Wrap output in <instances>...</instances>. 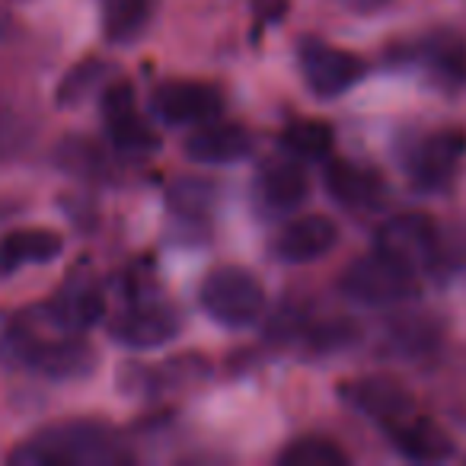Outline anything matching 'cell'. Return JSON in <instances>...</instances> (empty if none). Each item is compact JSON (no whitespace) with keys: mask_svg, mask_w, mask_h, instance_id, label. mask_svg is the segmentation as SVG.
<instances>
[{"mask_svg":"<svg viewBox=\"0 0 466 466\" xmlns=\"http://www.w3.org/2000/svg\"><path fill=\"white\" fill-rule=\"evenodd\" d=\"M128 460L122 438L93 419L48 425L10 453L16 466H118Z\"/></svg>","mask_w":466,"mask_h":466,"instance_id":"obj_1","label":"cell"},{"mask_svg":"<svg viewBox=\"0 0 466 466\" xmlns=\"http://www.w3.org/2000/svg\"><path fill=\"white\" fill-rule=\"evenodd\" d=\"M4 349L26 368L52 377V380H77L86 377L96 364L90 342L80 339V332H61V339H42L33 329H10L4 339Z\"/></svg>","mask_w":466,"mask_h":466,"instance_id":"obj_2","label":"cell"},{"mask_svg":"<svg viewBox=\"0 0 466 466\" xmlns=\"http://www.w3.org/2000/svg\"><path fill=\"white\" fill-rule=\"evenodd\" d=\"M198 300L214 323L227 329H243L266 310V291L253 272L237 266H220L201 281Z\"/></svg>","mask_w":466,"mask_h":466,"instance_id":"obj_3","label":"cell"},{"mask_svg":"<svg viewBox=\"0 0 466 466\" xmlns=\"http://www.w3.org/2000/svg\"><path fill=\"white\" fill-rule=\"evenodd\" d=\"M345 298L364 307H396L415 294V272L400 259L374 249L370 256L355 259L339 281Z\"/></svg>","mask_w":466,"mask_h":466,"instance_id":"obj_4","label":"cell"},{"mask_svg":"<svg viewBox=\"0 0 466 466\" xmlns=\"http://www.w3.org/2000/svg\"><path fill=\"white\" fill-rule=\"evenodd\" d=\"M298 65L304 74V84L319 99H336L342 93L355 90L364 77V61L358 55L336 48L323 39H304L298 48Z\"/></svg>","mask_w":466,"mask_h":466,"instance_id":"obj_5","label":"cell"},{"mask_svg":"<svg viewBox=\"0 0 466 466\" xmlns=\"http://www.w3.org/2000/svg\"><path fill=\"white\" fill-rule=\"evenodd\" d=\"M466 160V131L441 128L409 150L406 173L421 192H444Z\"/></svg>","mask_w":466,"mask_h":466,"instance_id":"obj_6","label":"cell"},{"mask_svg":"<svg viewBox=\"0 0 466 466\" xmlns=\"http://www.w3.org/2000/svg\"><path fill=\"white\" fill-rule=\"evenodd\" d=\"M150 109L167 125H205L220 118L224 93L201 80H167L150 93Z\"/></svg>","mask_w":466,"mask_h":466,"instance_id":"obj_7","label":"cell"},{"mask_svg":"<svg viewBox=\"0 0 466 466\" xmlns=\"http://www.w3.org/2000/svg\"><path fill=\"white\" fill-rule=\"evenodd\" d=\"M103 106V122L109 131V141L116 144L122 154L141 157L160 147V137L147 125V118L137 112V99L131 84H109L99 99Z\"/></svg>","mask_w":466,"mask_h":466,"instance_id":"obj_8","label":"cell"},{"mask_svg":"<svg viewBox=\"0 0 466 466\" xmlns=\"http://www.w3.org/2000/svg\"><path fill=\"white\" fill-rule=\"evenodd\" d=\"M377 249L421 272L438 259V230L421 214H396L377 230Z\"/></svg>","mask_w":466,"mask_h":466,"instance_id":"obj_9","label":"cell"},{"mask_svg":"<svg viewBox=\"0 0 466 466\" xmlns=\"http://www.w3.org/2000/svg\"><path fill=\"white\" fill-rule=\"evenodd\" d=\"M179 313L169 304H157V300H147V304H131L118 313L109 323V336L116 339L125 349H157V345H167L179 336Z\"/></svg>","mask_w":466,"mask_h":466,"instance_id":"obj_10","label":"cell"},{"mask_svg":"<svg viewBox=\"0 0 466 466\" xmlns=\"http://www.w3.org/2000/svg\"><path fill=\"white\" fill-rule=\"evenodd\" d=\"M345 400L351 409L364 415V419L377 421L383 428H393L400 421H406L409 415H415V402L409 396V390L402 387L393 377H361V380H351L345 387Z\"/></svg>","mask_w":466,"mask_h":466,"instance_id":"obj_11","label":"cell"},{"mask_svg":"<svg viewBox=\"0 0 466 466\" xmlns=\"http://www.w3.org/2000/svg\"><path fill=\"white\" fill-rule=\"evenodd\" d=\"M339 243V227L326 214H304L275 237L272 253L288 266H307L329 256Z\"/></svg>","mask_w":466,"mask_h":466,"instance_id":"obj_12","label":"cell"},{"mask_svg":"<svg viewBox=\"0 0 466 466\" xmlns=\"http://www.w3.org/2000/svg\"><path fill=\"white\" fill-rule=\"evenodd\" d=\"M249 150H253L249 131L243 128V125L218 122V118L198 125V128L186 137V154H188V160H195V163H214V167H220V163H237V160H243V157H249Z\"/></svg>","mask_w":466,"mask_h":466,"instance_id":"obj_13","label":"cell"},{"mask_svg":"<svg viewBox=\"0 0 466 466\" xmlns=\"http://www.w3.org/2000/svg\"><path fill=\"white\" fill-rule=\"evenodd\" d=\"M415 65H421L428 71V77L438 80L441 86H466V42L457 33H431L428 39H421L412 48Z\"/></svg>","mask_w":466,"mask_h":466,"instance_id":"obj_14","label":"cell"},{"mask_svg":"<svg viewBox=\"0 0 466 466\" xmlns=\"http://www.w3.org/2000/svg\"><path fill=\"white\" fill-rule=\"evenodd\" d=\"M65 240L61 233L46 230V227H26V230H10L0 237V275H10L26 266H46L58 259Z\"/></svg>","mask_w":466,"mask_h":466,"instance_id":"obj_15","label":"cell"},{"mask_svg":"<svg viewBox=\"0 0 466 466\" xmlns=\"http://www.w3.org/2000/svg\"><path fill=\"white\" fill-rule=\"evenodd\" d=\"M387 434H390V444L406 460H415V463H441V460L453 457L451 434L441 431L431 421L415 419V415H409L400 425L387 428Z\"/></svg>","mask_w":466,"mask_h":466,"instance_id":"obj_16","label":"cell"},{"mask_svg":"<svg viewBox=\"0 0 466 466\" xmlns=\"http://www.w3.org/2000/svg\"><path fill=\"white\" fill-rule=\"evenodd\" d=\"M326 188L345 208H374L383 198L380 176L349 160H332L326 167Z\"/></svg>","mask_w":466,"mask_h":466,"instance_id":"obj_17","label":"cell"},{"mask_svg":"<svg viewBox=\"0 0 466 466\" xmlns=\"http://www.w3.org/2000/svg\"><path fill=\"white\" fill-rule=\"evenodd\" d=\"M256 188H259V198L266 208H272V211H294V208L304 205L310 182H307V173L300 169V163L275 160L259 173Z\"/></svg>","mask_w":466,"mask_h":466,"instance_id":"obj_18","label":"cell"},{"mask_svg":"<svg viewBox=\"0 0 466 466\" xmlns=\"http://www.w3.org/2000/svg\"><path fill=\"white\" fill-rule=\"evenodd\" d=\"M103 317V298L93 288H71L46 307V319L58 332H84Z\"/></svg>","mask_w":466,"mask_h":466,"instance_id":"obj_19","label":"cell"},{"mask_svg":"<svg viewBox=\"0 0 466 466\" xmlns=\"http://www.w3.org/2000/svg\"><path fill=\"white\" fill-rule=\"evenodd\" d=\"M281 144L300 160H326L336 147V131L319 118H298L281 131Z\"/></svg>","mask_w":466,"mask_h":466,"instance_id":"obj_20","label":"cell"},{"mask_svg":"<svg viewBox=\"0 0 466 466\" xmlns=\"http://www.w3.org/2000/svg\"><path fill=\"white\" fill-rule=\"evenodd\" d=\"M103 29L112 42H131L150 23V0H99Z\"/></svg>","mask_w":466,"mask_h":466,"instance_id":"obj_21","label":"cell"},{"mask_svg":"<svg viewBox=\"0 0 466 466\" xmlns=\"http://www.w3.org/2000/svg\"><path fill=\"white\" fill-rule=\"evenodd\" d=\"M169 208H173L176 218L182 220H201L214 211V201H218V186L208 179H195V176H186V179H176L167 192Z\"/></svg>","mask_w":466,"mask_h":466,"instance_id":"obj_22","label":"cell"},{"mask_svg":"<svg viewBox=\"0 0 466 466\" xmlns=\"http://www.w3.org/2000/svg\"><path fill=\"white\" fill-rule=\"evenodd\" d=\"M281 466H345L349 453L329 438H300L279 453Z\"/></svg>","mask_w":466,"mask_h":466,"instance_id":"obj_23","label":"cell"},{"mask_svg":"<svg viewBox=\"0 0 466 466\" xmlns=\"http://www.w3.org/2000/svg\"><path fill=\"white\" fill-rule=\"evenodd\" d=\"M106 74H109V67H106L103 61H96V58L80 61L77 67H71V71L65 74V80H61V86H58V96H55V99H58L61 106L80 103L86 93L96 90V86L103 84Z\"/></svg>","mask_w":466,"mask_h":466,"instance_id":"obj_24","label":"cell"},{"mask_svg":"<svg viewBox=\"0 0 466 466\" xmlns=\"http://www.w3.org/2000/svg\"><path fill=\"white\" fill-rule=\"evenodd\" d=\"M58 163L77 176H103L106 160L90 141H65L58 150Z\"/></svg>","mask_w":466,"mask_h":466,"instance_id":"obj_25","label":"cell"},{"mask_svg":"<svg viewBox=\"0 0 466 466\" xmlns=\"http://www.w3.org/2000/svg\"><path fill=\"white\" fill-rule=\"evenodd\" d=\"M393 345L396 351H402V355H421L425 349H434L438 345V329L428 323H402L400 329L393 332Z\"/></svg>","mask_w":466,"mask_h":466,"instance_id":"obj_26","label":"cell"},{"mask_svg":"<svg viewBox=\"0 0 466 466\" xmlns=\"http://www.w3.org/2000/svg\"><path fill=\"white\" fill-rule=\"evenodd\" d=\"M253 10L259 23H279L288 10V0H253Z\"/></svg>","mask_w":466,"mask_h":466,"instance_id":"obj_27","label":"cell"}]
</instances>
